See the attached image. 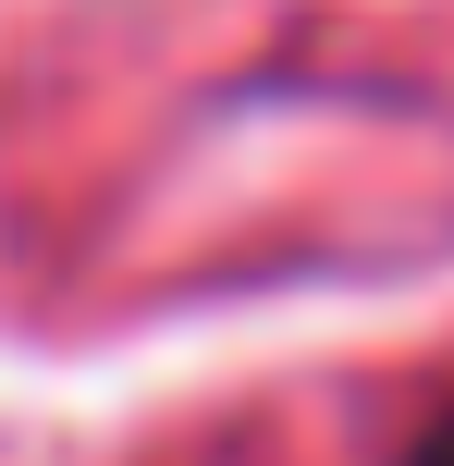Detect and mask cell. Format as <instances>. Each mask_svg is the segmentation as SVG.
Masks as SVG:
<instances>
[{
  "label": "cell",
  "mask_w": 454,
  "mask_h": 466,
  "mask_svg": "<svg viewBox=\"0 0 454 466\" xmlns=\"http://www.w3.org/2000/svg\"><path fill=\"white\" fill-rule=\"evenodd\" d=\"M406 466H454V418H430V430H418V442H406Z\"/></svg>",
  "instance_id": "1"
}]
</instances>
